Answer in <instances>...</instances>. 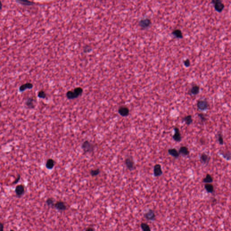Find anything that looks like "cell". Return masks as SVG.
<instances>
[{
	"instance_id": "obj_1",
	"label": "cell",
	"mask_w": 231,
	"mask_h": 231,
	"mask_svg": "<svg viewBox=\"0 0 231 231\" xmlns=\"http://www.w3.org/2000/svg\"><path fill=\"white\" fill-rule=\"evenodd\" d=\"M94 148V145L88 140H85L82 144V149L85 153H90L93 152Z\"/></svg>"
},
{
	"instance_id": "obj_2",
	"label": "cell",
	"mask_w": 231,
	"mask_h": 231,
	"mask_svg": "<svg viewBox=\"0 0 231 231\" xmlns=\"http://www.w3.org/2000/svg\"><path fill=\"white\" fill-rule=\"evenodd\" d=\"M151 25V20L149 18L142 19L139 21V26L143 30L149 28Z\"/></svg>"
},
{
	"instance_id": "obj_3",
	"label": "cell",
	"mask_w": 231,
	"mask_h": 231,
	"mask_svg": "<svg viewBox=\"0 0 231 231\" xmlns=\"http://www.w3.org/2000/svg\"><path fill=\"white\" fill-rule=\"evenodd\" d=\"M124 163L126 168L130 171H132L135 168V161L133 159V157L132 156H128L127 157L125 158Z\"/></svg>"
},
{
	"instance_id": "obj_4",
	"label": "cell",
	"mask_w": 231,
	"mask_h": 231,
	"mask_svg": "<svg viewBox=\"0 0 231 231\" xmlns=\"http://www.w3.org/2000/svg\"><path fill=\"white\" fill-rule=\"evenodd\" d=\"M211 3L214 5L215 10L219 13L222 12L224 8V5L222 0H212Z\"/></svg>"
},
{
	"instance_id": "obj_5",
	"label": "cell",
	"mask_w": 231,
	"mask_h": 231,
	"mask_svg": "<svg viewBox=\"0 0 231 231\" xmlns=\"http://www.w3.org/2000/svg\"><path fill=\"white\" fill-rule=\"evenodd\" d=\"M197 107L199 110L204 111L207 110L209 107V104L206 99L198 100L197 103Z\"/></svg>"
},
{
	"instance_id": "obj_6",
	"label": "cell",
	"mask_w": 231,
	"mask_h": 231,
	"mask_svg": "<svg viewBox=\"0 0 231 231\" xmlns=\"http://www.w3.org/2000/svg\"><path fill=\"white\" fill-rule=\"evenodd\" d=\"M15 192L17 197H21L25 192V186L23 184L17 185L15 187Z\"/></svg>"
},
{
	"instance_id": "obj_7",
	"label": "cell",
	"mask_w": 231,
	"mask_h": 231,
	"mask_svg": "<svg viewBox=\"0 0 231 231\" xmlns=\"http://www.w3.org/2000/svg\"><path fill=\"white\" fill-rule=\"evenodd\" d=\"M118 112L121 116L126 117L129 115L130 110L128 107L125 106H121L118 108Z\"/></svg>"
},
{
	"instance_id": "obj_8",
	"label": "cell",
	"mask_w": 231,
	"mask_h": 231,
	"mask_svg": "<svg viewBox=\"0 0 231 231\" xmlns=\"http://www.w3.org/2000/svg\"><path fill=\"white\" fill-rule=\"evenodd\" d=\"M144 217L148 220L154 221L156 218V215L155 214V211L152 209H149V210L144 214Z\"/></svg>"
},
{
	"instance_id": "obj_9",
	"label": "cell",
	"mask_w": 231,
	"mask_h": 231,
	"mask_svg": "<svg viewBox=\"0 0 231 231\" xmlns=\"http://www.w3.org/2000/svg\"><path fill=\"white\" fill-rule=\"evenodd\" d=\"M174 133L173 136V140L177 142L181 141L182 137L179 129L177 127H175L174 128Z\"/></svg>"
},
{
	"instance_id": "obj_10",
	"label": "cell",
	"mask_w": 231,
	"mask_h": 231,
	"mask_svg": "<svg viewBox=\"0 0 231 231\" xmlns=\"http://www.w3.org/2000/svg\"><path fill=\"white\" fill-rule=\"evenodd\" d=\"M35 100L33 97H28L25 101V104L27 108L32 109L35 106Z\"/></svg>"
},
{
	"instance_id": "obj_11",
	"label": "cell",
	"mask_w": 231,
	"mask_h": 231,
	"mask_svg": "<svg viewBox=\"0 0 231 231\" xmlns=\"http://www.w3.org/2000/svg\"><path fill=\"white\" fill-rule=\"evenodd\" d=\"M53 207L60 211H65L67 209V205L62 201H57L56 203L54 204Z\"/></svg>"
},
{
	"instance_id": "obj_12",
	"label": "cell",
	"mask_w": 231,
	"mask_h": 231,
	"mask_svg": "<svg viewBox=\"0 0 231 231\" xmlns=\"http://www.w3.org/2000/svg\"><path fill=\"white\" fill-rule=\"evenodd\" d=\"M163 174V170L162 167L159 164L155 165L153 167V175L155 177H158L161 176Z\"/></svg>"
},
{
	"instance_id": "obj_13",
	"label": "cell",
	"mask_w": 231,
	"mask_h": 231,
	"mask_svg": "<svg viewBox=\"0 0 231 231\" xmlns=\"http://www.w3.org/2000/svg\"><path fill=\"white\" fill-rule=\"evenodd\" d=\"M33 85L30 82H27L26 83L23 84L21 85L19 87V90L20 93L23 92L27 90H31L33 88Z\"/></svg>"
},
{
	"instance_id": "obj_14",
	"label": "cell",
	"mask_w": 231,
	"mask_h": 231,
	"mask_svg": "<svg viewBox=\"0 0 231 231\" xmlns=\"http://www.w3.org/2000/svg\"><path fill=\"white\" fill-rule=\"evenodd\" d=\"M200 90V87L199 85H193L189 90L188 93L190 95H196L199 93Z\"/></svg>"
},
{
	"instance_id": "obj_15",
	"label": "cell",
	"mask_w": 231,
	"mask_h": 231,
	"mask_svg": "<svg viewBox=\"0 0 231 231\" xmlns=\"http://www.w3.org/2000/svg\"><path fill=\"white\" fill-rule=\"evenodd\" d=\"M66 97L68 99L72 100L78 98L80 96L73 90H69L66 93Z\"/></svg>"
},
{
	"instance_id": "obj_16",
	"label": "cell",
	"mask_w": 231,
	"mask_h": 231,
	"mask_svg": "<svg viewBox=\"0 0 231 231\" xmlns=\"http://www.w3.org/2000/svg\"><path fill=\"white\" fill-rule=\"evenodd\" d=\"M168 153L171 156L173 157L174 158H179V157L180 156V153L179 151H177V150L175 148L169 149L168 150Z\"/></svg>"
},
{
	"instance_id": "obj_17",
	"label": "cell",
	"mask_w": 231,
	"mask_h": 231,
	"mask_svg": "<svg viewBox=\"0 0 231 231\" xmlns=\"http://www.w3.org/2000/svg\"><path fill=\"white\" fill-rule=\"evenodd\" d=\"M171 34L173 37L176 38L181 39L183 38V34L181 30L179 29H176L173 30L171 33Z\"/></svg>"
},
{
	"instance_id": "obj_18",
	"label": "cell",
	"mask_w": 231,
	"mask_h": 231,
	"mask_svg": "<svg viewBox=\"0 0 231 231\" xmlns=\"http://www.w3.org/2000/svg\"><path fill=\"white\" fill-rule=\"evenodd\" d=\"M55 161L53 159L49 158L47 160L46 163V167L48 169H52L55 166Z\"/></svg>"
},
{
	"instance_id": "obj_19",
	"label": "cell",
	"mask_w": 231,
	"mask_h": 231,
	"mask_svg": "<svg viewBox=\"0 0 231 231\" xmlns=\"http://www.w3.org/2000/svg\"><path fill=\"white\" fill-rule=\"evenodd\" d=\"M16 2L17 3L23 5H28V6L33 5L35 4L33 2H32L29 0H16Z\"/></svg>"
},
{
	"instance_id": "obj_20",
	"label": "cell",
	"mask_w": 231,
	"mask_h": 231,
	"mask_svg": "<svg viewBox=\"0 0 231 231\" xmlns=\"http://www.w3.org/2000/svg\"><path fill=\"white\" fill-rule=\"evenodd\" d=\"M182 121L185 122L187 125H190L193 122V118L191 115H187L182 118Z\"/></svg>"
},
{
	"instance_id": "obj_21",
	"label": "cell",
	"mask_w": 231,
	"mask_h": 231,
	"mask_svg": "<svg viewBox=\"0 0 231 231\" xmlns=\"http://www.w3.org/2000/svg\"><path fill=\"white\" fill-rule=\"evenodd\" d=\"M179 152L180 154L183 155L184 156L188 155L189 154V150H188V148L186 146H181L180 147L179 150Z\"/></svg>"
},
{
	"instance_id": "obj_22",
	"label": "cell",
	"mask_w": 231,
	"mask_h": 231,
	"mask_svg": "<svg viewBox=\"0 0 231 231\" xmlns=\"http://www.w3.org/2000/svg\"><path fill=\"white\" fill-rule=\"evenodd\" d=\"M209 157L207 155H205V153H203L200 156V160L202 163H208L209 162Z\"/></svg>"
},
{
	"instance_id": "obj_23",
	"label": "cell",
	"mask_w": 231,
	"mask_h": 231,
	"mask_svg": "<svg viewBox=\"0 0 231 231\" xmlns=\"http://www.w3.org/2000/svg\"><path fill=\"white\" fill-rule=\"evenodd\" d=\"M140 227L143 231H151V228H150V226L148 224H147L146 223H142L140 224Z\"/></svg>"
},
{
	"instance_id": "obj_24",
	"label": "cell",
	"mask_w": 231,
	"mask_h": 231,
	"mask_svg": "<svg viewBox=\"0 0 231 231\" xmlns=\"http://www.w3.org/2000/svg\"><path fill=\"white\" fill-rule=\"evenodd\" d=\"M205 188L208 192L212 193L214 191V186L210 183H207L205 185Z\"/></svg>"
},
{
	"instance_id": "obj_25",
	"label": "cell",
	"mask_w": 231,
	"mask_h": 231,
	"mask_svg": "<svg viewBox=\"0 0 231 231\" xmlns=\"http://www.w3.org/2000/svg\"><path fill=\"white\" fill-rule=\"evenodd\" d=\"M213 178L210 174H207L206 177L203 179L204 182L206 183H210L213 182Z\"/></svg>"
},
{
	"instance_id": "obj_26",
	"label": "cell",
	"mask_w": 231,
	"mask_h": 231,
	"mask_svg": "<svg viewBox=\"0 0 231 231\" xmlns=\"http://www.w3.org/2000/svg\"><path fill=\"white\" fill-rule=\"evenodd\" d=\"M38 96L39 98L45 99L47 97V94L46 93L45 91H44L43 90H41L38 92Z\"/></svg>"
},
{
	"instance_id": "obj_27",
	"label": "cell",
	"mask_w": 231,
	"mask_h": 231,
	"mask_svg": "<svg viewBox=\"0 0 231 231\" xmlns=\"http://www.w3.org/2000/svg\"><path fill=\"white\" fill-rule=\"evenodd\" d=\"M100 173V170L99 168H97L96 169L91 170L90 171V174L92 176H98Z\"/></svg>"
},
{
	"instance_id": "obj_28",
	"label": "cell",
	"mask_w": 231,
	"mask_h": 231,
	"mask_svg": "<svg viewBox=\"0 0 231 231\" xmlns=\"http://www.w3.org/2000/svg\"><path fill=\"white\" fill-rule=\"evenodd\" d=\"M54 200H53V198H48V199L46 200V204H47L48 206L53 207L54 205Z\"/></svg>"
},
{
	"instance_id": "obj_29",
	"label": "cell",
	"mask_w": 231,
	"mask_h": 231,
	"mask_svg": "<svg viewBox=\"0 0 231 231\" xmlns=\"http://www.w3.org/2000/svg\"><path fill=\"white\" fill-rule=\"evenodd\" d=\"M198 116L202 122H205L206 121L207 118H206V116L204 113H198Z\"/></svg>"
},
{
	"instance_id": "obj_30",
	"label": "cell",
	"mask_w": 231,
	"mask_h": 231,
	"mask_svg": "<svg viewBox=\"0 0 231 231\" xmlns=\"http://www.w3.org/2000/svg\"><path fill=\"white\" fill-rule=\"evenodd\" d=\"M84 52L85 53H89L90 52L92 51V48L91 47H90V46L87 45L86 46H85L84 48Z\"/></svg>"
},
{
	"instance_id": "obj_31",
	"label": "cell",
	"mask_w": 231,
	"mask_h": 231,
	"mask_svg": "<svg viewBox=\"0 0 231 231\" xmlns=\"http://www.w3.org/2000/svg\"><path fill=\"white\" fill-rule=\"evenodd\" d=\"M185 66L186 67H189L191 66V62L189 59H186L183 61Z\"/></svg>"
},
{
	"instance_id": "obj_32",
	"label": "cell",
	"mask_w": 231,
	"mask_h": 231,
	"mask_svg": "<svg viewBox=\"0 0 231 231\" xmlns=\"http://www.w3.org/2000/svg\"><path fill=\"white\" fill-rule=\"evenodd\" d=\"M218 140L220 145H223V136L221 134H219L218 135Z\"/></svg>"
},
{
	"instance_id": "obj_33",
	"label": "cell",
	"mask_w": 231,
	"mask_h": 231,
	"mask_svg": "<svg viewBox=\"0 0 231 231\" xmlns=\"http://www.w3.org/2000/svg\"><path fill=\"white\" fill-rule=\"evenodd\" d=\"M20 174H19L18 175V176H17V178L15 180V181L13 182V183H12V185L14 184H16L20 180Z\"/></svg>"
},
{
	"instance_id": "obj_34",
	"label": "cell",
	"mask_w": 231,
	"mask_h": 231,
	"mask_svg": "<svg viewBox=\"0 0 231 231\" xmlns=\"http://www.w3.org/2000/svg\"><path fill=\"white\" fill-rule=\"evenodd\" d=\"M94 229H93V228H87V229H85V231H94Z\"/></svg>"
},
{
	"instance_id": "obj_35",
	"label": "cell",
	"mask_w": 231,
	"mask_h": 231,
	"mask_svg": "<svg viewBox=\"0 0 231 231\" xmlns=\"http://www.w3.org/2000/svg\"><path fill=\"white\" fill-rule=\"evenodd\" d=\"M1 228H2V231H3L4 224L3 223H1Z\"/></svg>"
},
{
	"instance_id": "obj_36",
	"label": "cell",
	"mask_w": 231,
	"mask_h": 231,
	"mask_svg": "<svg viewBox=\"0 0 231 231\" xmlns=\"http://www.w3.org/2000/svg\"><path fill=\"white\" fill-rule=\"evenodd\" d=\"M100 1H102V0H100Z\"/></svg>"
}]
</instances>
